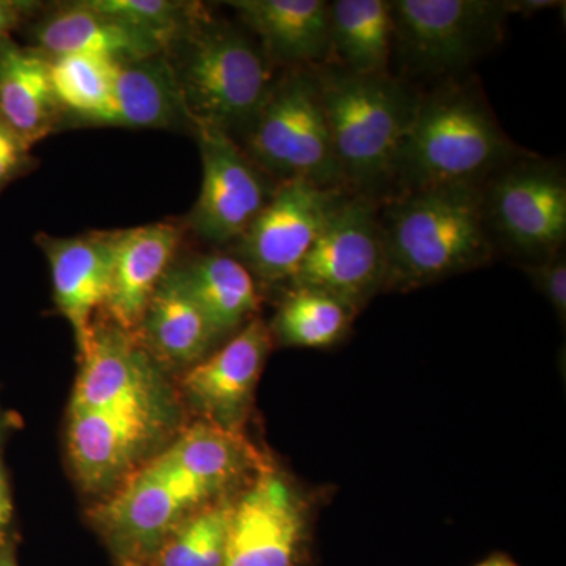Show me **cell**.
I'll list each match as a JSON object with an SVG mask.
<instances>
[{
	"label": "cell",
	"instance_id": "obj_15",
	"mask_svg": "<svg viewBox=\"0 0 566 566\" xmlns=\"http://www.w3.org/2000/svg\"><path fill=\"white\" fill-rule=\"evenodd\" d=\"M273 344L270 326L253 318L221 349L188 368L182 395L203 422L243 433Z\"/></svg>",
	"mask_w": 566,
	"mask_h": 566
},
{
	"label": "cell",
	"instance_id": "obj_3",
	"mask_svg": "<svg viewBox=\"0 0 566 566\" xmlns=\"http://www.w3.org/2000/svg\"><path fill=\"white\" fill-rule=\"evenodd\" d=\"M314 71L346 191L385 202L395 156L415 118L420 88L392 71L356 74L331 63Z\"/></svg>",
	"mask_w": 566,
	"mask_h": 566
},
{
	"label": "cell",
	"instance_id": "obj_9",
	"mask_svg": "<svg viewBox=\"0 0 566 566\" xmlns=\"http://www.w3.org/2000/svg\"><path fill=\"white\" fill-rule=\"evenodd\" d=\"M289 283L333 294L356 312L385 293L386 251L378 203L348 193Z\"/></svg>",
	"mask_w": 566,
	"mask_h": 566
},
{
	"label": "cell",
	"instance_id": "obj_35",
	"mask_svg": "<svg viewBox=\"0 0 566 566\" xmlns=\"http://www.w3.org/2000/svg\"><path fill=\"white\" fill-rule=\"evenodd\" d=\"M476 566H517L513 564L512 560H509V558L501 557V556H494L491 558H488V560L482 562V564Z\"/></svg>",
	"mask_w": 566,
	"mask_h": 566
},
{
	"label": "cell",
	"instance_id": "obj_28",
	"mask_svg": "<svg viewBox=\"0 0 566 566\" xmlns=\"http://www.w3.org/2000/svg\"><path fill=\"white\" fill-rule=\"evenodd\" d=\"M87 3L92 9L155 36L166 50L203 10L199 3L174 0H87Z\"/></svg>",
	"mask_w": 566,
	"mask_h": 566
},
{
	"label": "cell",
	"instance_id": "obj_19",
	"mask_svg": "<svg viewBox=\"0 0 566 566\" xmlns=\"http://www.w3.org/2000/svg\"><path fill=\"white\" fill-rule=\"evenodd\" d=\"M36 51L48 57L92 55L112 62L139 61L166 46L148 33L92 9L87 2L52 11L32 29Z\"/></svg>",
	"mask_w": 566,
	"mask_h": 566
},
{
	"label": "cell",
	"instance_id": "obj_26",
	"mask_svg": "<svg viewBox=\"0 0 566 566\" xmlns=\"http://www.w3.org/2000/svg\"><path fill=\"white\" fill-rule=\"evenodd\" d=\"M237 494L200 506L163 539L145 566H222Z\"/></svg>",
	"mask_w": 566,
	"mask_h": 566
},
{
	"label": "cell",
	"instance_id": "obj_30",
	"mask_svg": "<svg viewBox=\"0 0 566 566\" xmlns=\"http://www.w3.org/2000/svg\"><path fill=\"white\" fill-rule=\"evenodd\" d=\"M31 161V147L0 120V192L28 172Z\"/></svg>",
	"mask_w": 566,
	"mask_h": 566
},
{
	"label": "cell",
	"instance_id": "obj_33",
	"mask_svg": "<svg viewBox=\"0 0 566 566\" xmlns=\"http://www.w3.org/2000/svg\"><path fill=\"white\" fill-rule=\"evenodd\" d=\"M11 516H13V504H11L6 472H3L2 463H0V528L10 523Z\"/></svg>",
	"mask_w": 566,
	"mask_h": 566
},
{
	"label": "cell",
	"instance_id": "obj_5",
	"mask_svg": "<svg viewBox=\"0 0 566 566\" xmlns=\"http://www.w3.org/2000/svg\"><path fill=\"white\" fill-rule=\"evenodd\" d=\"M395 76L409 84L465 76L497 50L509 0H392Z\"/></svg>",
	"mask_w": 566,
	"mask_h": 566
},
{
	"label": "cell",
	"instance_id": "obj_14",
	"mask_svg": "<svg viewBox=\"0 0 566 566\" xmlns=\"http://www.w3.org/2000/svg\"><path fill=\"white\" fill-rule=\"evenodd\" d=\"M70 411L170 405L155 359L136 333L93 324Z\"/></svg>",
	"mask_w": 566,
	"mask_h": 566
},
{
	"label": "cell",
	"instance_id": "obj_25",
	"mask_svg": "<svg viewBox=\"0 0 566 566\" xmlns=\"http://www.w3.org/2000/svg\"><path fill=\"white\" fill-rule=\"evenodd\" d=\"M359 312L333 294L290 286L270 324L273 340L293 348L323 349L340 344Z\"/></svg>",
	"mask_w": 566,
	"mask_h": 566
},
{
	"label": "cell",
	"instance_id": "obj_17",
	"mask_svg": "<svg viewBox=\"0 0 566 566\" xmlns=\"http://www.w3.org/2000/svg\"><path fill=\"white\" fill-rule=\"evenodd\" d=\"M181 241L180 227L172 222L114 232L112 273L106 308L112 323L137 333L153 293L169 271Z\"/></svg>",
	"mask_w": 566,
	"mask_h": 566
},
{
	"label": "cell",
	"instance_id": "obj_34",
	"mask_svg": "<svg viewBox=\"0 0 566 566\" xmlns=\"http://www.w3.org/2000/svg\"><path fill=\"white\" fill-rule=\"evenodd\" d=\"M0 566H18L17 557L10 546H0Z\"/></svg>",
	"mask_w": 566,
	"mask_h": 566
},
{
	"label": "cell",
	"instance_id": "obj_1",
	"mask_svg": "<svg viewBox=\"0 0 566 566\" xmlns=\"http://www.w3.org/2000/svg\"><path fill=\"white\" fill-rule=\"evenodd\" d=\"M524 151L502 128L475 74L434 82L420 91L415 118L395 156L389 197L479 186Z\"/></svg>",
	"mask_w": 566,
	"mask_h": 566
},
{
	"label": "cell",
	"instance_id": "obj_22",
	"mask_svg": "<svg viewBox=\"0 0 566 566\" xmlns=\"http://www.w3.org/2000/svg\"><path fill=\"white\" fill-rule=\"evenodd\" d=\"M170 273L199 305L219 340L256 318L262 301L256 279L232 253H207Z\"/></svg>",
	"mask_w": 566,
	"mask_h": 566
},
{
	"label": "cell",
	"instance_id": "obj_29",
	"mask_svg": "<svg viewBox=\"0 0 566 566\" xmlns=\"http://www.w3.org/2000/svg\"><path fill=\"white\" fill-rule=\"evenodd\" d=\"M536 290L546 297L547 303L556 312L558 322H566V251L543 262L520 266Z\"/></svg>",
	"mask_w": 566,
	"mask_h": 566
},
{
	"label": "cell",
	"instance_id": "obj_11",
	"mask_svg": "<svg viewBox=\"0 0 566 566\" xmlns=\"http://www.w3.org/2000/svg\"><path fill=\"white\" fill-rule=\"evenodd\" d=\"M191 129L202 156L203 178L189 226L207 243L234 244L279 182L259 169L229 134L205 125H192Z\"/></svg>",
	"mask_w": 566,
	"mask_h": 566
},
{
	"label": "cell",
	"instance_id": "obj_2",
	"mask_svg": "<svg viewBox=\"0 0 566 566\" xmlns=\"http://www.w3.org/2000/svg\"><path fill=\"white\" fill-rule=\"evenodd\" d=\"M386 251L385 292H412L497 259L476 186L395 193L378 205Z\"/></svg>",
	"mask_w": 566,
	"mask_h": 566
},
{
	"label": "cell",
	"instance_id": "obj_23",
	"mask_svg": "<svg viewBox=\"0 0 566 566\" xmlns=\"http://www.w3.org/2000/svg\"><path fill=\"white\" fill-rule=\"evenodd\" d=\"M139 331L148 352L177 367L199 364L219 342L207 316L170 270L153 293Z\"/></svg>",
	"mask_w": 566,
	"mask_h": 566
},
{
	"label": "cell",
	"instance_id": "obj_12",
	"mask_svg": "<svg viewBox=\"0 0 566 566\" xmlns=\"http://www.w3.org/2000/svg\"><path fill=\"white\" fill-rule=\"evenodd\" d=\"M305 536L303 497L266 463L234 497L222 566H297Z\"/></svg>",
	"mask_w": 566,
	"mask_h": 566
},
{
	"label": "cell",
	"instance_id": "obj_16",
	"mask_svg": "<svg viewBox=\"0 0 566 566\" xmlns=\"http://www.w3.org/2000/svg\"><path fill=\"white\" fill-rule=\"evenodd\" d=\"M112 243L114 232L69 238L39 234L40 248L51 266L55 304L73 327L80 354L91 338L93 315L109 296Z\"/></svg>",
	"mask_w": 566,
	"mask_h": 566
},
{
	"label": "cell",
	"instance_id": "obj_36",
	"mask_svg": "<svg viewBox=\"0 0 566 566\" xmlns=\"http://www.w3.org/2000/svg\"><path fill=\"white\" fill-rule=\"evenodd\" d=\"M122 566H145V565L139 564V562L123 560Z\"/></svg>",
	"mask_w": 566,
	"mask_h": 566
},
{
	"label": "cell",
	"instance_id": "obj_32",
	"mask_svg": "<svg viewBox=\"0 0 566 566\" xmlns=\"http://www.w3.org/2000/svg\"><path fill=\"white\" fill-rule=\"evenodd\" d=\"M558 0H509V9L512 17L532 18L539 11L558 9Z\"/></svg>",
	"mask_w": 566,
	"mask_h": 566
},
{
	"label": "cell",
	"instance_id": "obj_4",
	"mask_svg": "<svg viewBox=\"0 0 566 566\" xmlns=\"http://www.w3.org/2000/svg\"><path fill=\"white\" fill-rule=\"evenodd\" d=\"M164 52L191 126L240 140L277 77L251 32L203 9Z\"/></svg>",
	"mask_w": 566,
	"mask_h": 566
},
{
	"label": "cell",
	"instance_id": "obj_21",
	"mask_svg": "<svg viewBox=\"0 0 566 566\" xmlns=\"http://www.w3.org/2000/svg\"><path fill=\"white\" fill-rule=\"evenodd\" d=\"M99 125L126 128H175L189 126L180 88L166 52L117 62L109 107Z\"/></svg>",
	"mask_w": 566,
	"mask_h": 566
},
{
	"label": "cell",
	"instance_id": "obj_7",
	"mask_svg": "<svg viewBox=\"0 0 566 566\" xmlns=\"http://www.w3.org/2000/svg\"><path fill=\"white\" fill-rule=\"evenodd\" d=\"M476 188L495 255L524 266L566 251L564 159L526 150Z\"/></svg>",
	"mask_w": 566,
	"mask_h": 566
},
{
	"label": "cell",
	"instance_id": "obj_20",
	"mask_svg": "<svg viewBox=\"0 0 566 566\" xmlns=\"http://www.w3.org/2000/svg\"><path fill=\"white\" fill-rule=\"evenodd\" d=\"M62 112L51 59L11 39L0 41V120L32 148L54 133Z\"/></svg>",
	"mask_w": 566,
	"mask_h": 566
},
{
	"label": "cell",
	"instance_id": "obj_24",
	"mask_svg": "<svg viewBox=\"0 0 566 566\" xmlns=\"http://www.w3.org/2000/svg\"><path fill=\"white\" fill-rule=\"evenodd\" d=\"M392 0L329 2V62L356 74L392 71Z\"/></svg>",
	"mask_w": 566,
	"mask_h": 566
},
{
	"label": "cell",
	"instance_id": "obj_10",
	"mask_svg": "<svg viewBox=\"0 0 566 566\" xmlns=\"http://www.w3.org/2000/svg\"><path fill=\"white\" fill-rule=\"evenodd\" d=\"M348 193L307 181L279 182L263 210L233 244L232 255L256 281H292L324 223Z\"/></svg>",
	"mask_w": 566,
	"mask_h": 566
},
{
	"label": "cell",
	"instance_id": "obj_31",
	"mask_svg": "<svg viewBox=\"0 0 566 566\" xmlns=\"http://www.w3.org/2000/svg\"><path fill=\"white\" fill-rule=\"evenodd\" d=\"M32 10H35L33 3L0 0V41L10 39V32L20 28Z\"/></svg>",
	"mask_w": 566,
	"mask_h": 566
},
{
	"label": "cell",
	"instance_id": "obj_6",
	"mask_svg": "<svg viewBox=\"0 0 566 566\" xmlns=\"http://www.w3.org/2000/svg\"><path fill=\"white\" fill-rule=\"evenodd\" d=\"M238 144L275 182L345 189L314 69L281 71Z\"/></svg>",
	"mask_w": 566,
	"mask_h": 566
},
{
	"label": "cell",
	"instance_id": "obj_18",
	"mask_svg": "<svg viewBox=\"0 0 566 566\" xmlns=\"http://www.w3.org/2000/svg\"><path fill=\"white\" fill-rule=\"evenodd\" d=\"M277 70L315 69L329 62L326 0H233L227 2Z\"/></svg>",
	"mask_w": 566,
	"mask_h": 566
},
{
	"label": "cell",
	"instance_id": "obj_13",
	"mask_svg": "<svg viewBox=\"0 0 566 566\" xmlns=\"http://www.w3.org/2000/svg\"><path fill=\"white\" fill-rule=\"evenodd\" d=\"M169 424L170 405L70 411L69 453L82 488L114 491L140 468Z\"/></svg>",
	"mask_w": 566,
	"mask_h": 566
},
{
	"label": "cell",
	"instance_id": "obj_27",
	"mask_svg": "<svg viewBox=\"0 0 566 566\" xmlns=\"http://www.w3.org/2000/svg\"><path fill=\"white\" fill-rule=\"evenodd\" d=\"M115 63L92 55L52 57V87L62 111L87 125H99L109 107Z\"/></svg>",
	"mask_w": 566,
	"mask_h": 566
},
{
	"label": "cell",
	"instance_id": "obj_8",
	"mask_svg": "<svg viewBox=\"0 0 566 566\" xmlns=\"http://www.w3.org/2000/svg\"><path fill=\"white\" fill-rule=\"evenodd\" d=\"M218 499L159 452L115 488L93 517L120 562L142 564L186 516Z\"/></svg>",
	"mask_w": 566,
	"mask_h": 566
}]
</instances>
